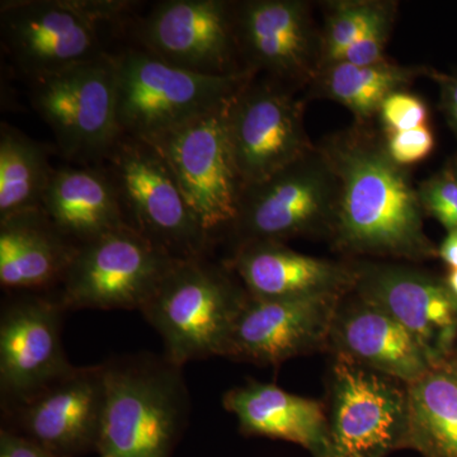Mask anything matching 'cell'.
Wrapping results in <instances>:
<instances>
[{"mask_svg": "<svg viewBox=\"0 0 457 457\" xmlns=\"http://www.w3.org/2000/svg\"><path fill=\"white\" fill-rule=\"evenodd\" d=\"M330 168L341 185L337 233L345 248L409 260L436 254L425 234L420 194L386 150L347 144L337 150Z\"/></svg>", "mask_w": 457, "mask_h": 457, "instance_id": "obj_1", "label": "cell"}, {"mask_svg": "<svg viewBox=\"0 0 457 457\" xmlns=\"http://www.w3.org/2000/svg\"><path fill=\"white\" fill-rule=\"evenodd\" d=\"M106 405L98 457H171L187 427L191 399L182 366L137 353L104 362Z\"/></svg>", "mask_w": 457, "mask_h": 457, "instance_id": "obj_2", "label": "cell"}, {"mask_svg": "<svg viewBox=\"0 0 457 457\" xmlns=\"http://www.w3.org/2000/svg\"><path fill=\"white\" fill-rule=\"evenodd\" d=\"M137 2L3 0V49L29 82L106 54L111 29L131 22Z\"/></svg>", "mask_w": 457, "mask_h": 457, "instance_id": "obj_3", "label": "cell"}, {"mask_svg": "<svg viewBox=\"0 0 457 457\" xmlns=\"http://www.w3.org/2000/svg\"><path fill=\"white\" fill-rule=\"evenodd\" d=\"M228 266L204 257L174 262L141 309L176 365L221 356L234 321L248 300Z\"/></svg>", "mask_w": 457, "mask_h": 457, "instance_id": "obj_4", "label": "cell"}, {"mask_svg": "<svg viewBox=\"0 0 457 457\" xmlns=\"http://www.w3.org/2000/svg\"><path fill=\"white\" fill-rule=\"evenodd\" d=\"M117 119L123 137L150 140L227 104L253 71L213 77L183 71L139 47L114 53Z\"/></svg>", "mask_w": 457, "mask_h": 457, "instance_id": "obj_5", "label": "cell"}, {"mask_svg": "<svg viewBox=\"0 0 457 457\" xmlns=\"http://www.w3.org/2000/svg\"><path fill=\"white\" fill-rule=\"evenodd\" d=\"M102 164L116 187L129 227L174 260L209 255L212 239L154 146L122 135Z\"/></svg>", "mask_w": 457, "mask_h": 457, "instance_id": "obj_6", "label": "cell"}, {"mask_svg": "<svg viewBox=\"0 0 457 457\" xmlns=\"http://www.w3.org/2000/svg\"><path fill=\"white\" fill-rule=\"evenodd\" d=\"M29 83L33 110L50 126L60 155L79 165L104 163L122 137L114 53Z\"/></svg>", "mask_w": 457, "mask_h": 457, "instance_id": "obj_7", "label": "cell"}, {"mask_svg": "<svg viewBox=\"0 0 457 457\" xmlns=\"http://www.w3.org/2000/svg\"><path fill=\"white\" fill-rule=\"evenodd\" d=\"M174 260L130 227L78 245L57 295L66 311H141Z\"/></svg>", "mask_w": 457, "mask_h": 457, "instance_id": "obj_8", "label": "cell"}, {"mask_svg": "<svg viewBox=\"0 0 457 457\" xmlns=\"http://www.w3.org/2000/svg\"><path fill=\"white\" fill-rule=\"evenodd\" d=\"M227 104L174 130L144 140L163 156L212 242L236 221L243 191L228 141Z\"/></svg>", "mask_w": 457, "mask_h": 457, "instance_id": "obj_9", "label": "cell"}, {"mask_svg": "<svg viewBox=\"0 0 457 457\" xmlns=\"http://www.w3.org/2000/svg\"><path fill=\"white\" fill-rule=\"evenodd\" d=\"M135 46L192 73H246L239 57L234 5L221 0H163L130 23Z\"/></svg>", "mask_w": 457, "mask_h": 457, "instance_id": "obj_10", "label": "cell"}, {"mask_svg": "<svg viewBox=\"0 0 457 457\" xmlns=\"http://www.w3.org/2000/svg\"><path fill=\"white\" fill-rule=\"evenodd\" d=\"M407 385L336 354L329 457H384L404 449Z\"/></svg>", "mask_w": 457, "mask_h": 457, "instance_id": "obj_11", "label": "cell"}, {"mask_svg": "<svg viewBox=\"0 0 457 457\" xmlns=\"http://www.w3.org/2000/svg\"><path fill=\"white\" fill-rule=\"evenodd\" d=\"M66 309L56 291H16L0 312V395L2 409L32 398L69 374L62 345Z\"/></svg>", "mask_w": 457, "mask_h": 457, "instance_id": "obj_12", "label": "cell"}, {"mask_svg": "<svg viewBox=\"0 0 457 457\" xmlns=\"http://www.w3.org/2000/svg\"><path fill=\"white\" fill-rule=\"evenodd\" d=\"M253 78L231 97L225 111L243 188L266 182L309 156L311 150L302 106L278 83H254Z\"/></svg>", "mask_w": 457, "mask_h": 457, "instance_id": "obj_13", "label": "cell"}, {"mask_svg": "<svg viewBox=\"0 0 457 457\" xmlns=\"http://www.w3.org/2000/svg\"><path fill=\"white\" fill-rule=\"evenodd\" d=\"M104 365L71 370L21 404L3 409V427L59 457L96 453L106 405Z\"/></svg>", "mask_w": 457, "mask_h": 457, "instance_id": "obj_14", "label": "cell"}, {"mask_svg": "<svg viewBox=\"0 0 457 457\" xmlns=\"http://www.w3.org/2000/svg\"><path fill=\"white\" fill-rule=\"evenodd\" d=\"M342 299L341 294L287 299L249 296L231 327L221 356L255 365H279L320 350L329 343Z\"/></svg>", "mask_w": 457, "mask_h": 457, "instance_id": "obj_15", "label": "cell"}, {"mask_svg": "<svg viewBox=\"0 0 457 457\" xmlns=\"http://www.w3.org/2000/svg\"><path fill=\"white\" fill-rule=\"evenodd\" d=\"M309 156L260 185L243 188L239 212L228 228L237 248L248 243H281L336 209L335 171L311 164Z\"/></svg>", "mask_w": 457, "mask_h": 457, "instance_id": "obj_16", "label": "cell"}, {"mask_svg": "<svg viewBox=\"0 0 457 457\" xmlns=\"http://www.w3.org/2000/svg\"><path fill=\"white\" fill-rule=\"evenodd\" d=\"M353 290L395 318L432 365L457 351V297L446 282L402 267H371L356 272Z\"/></svg>", "mask_w": 457, "mask_h": 457, "instance_id": "obj_17", "label": "cell"}, {"mask_svg": "<svg viewBox=\"0 0 457 457\" xmlns=\"http://www.w3.org/2000/svg\"><path fill=\"white\" fill-rule=\"evenodd\" d=\"M328 345L336 354L405 385L432 366L422 345L395 318L357 294L339 303Z\"/></svg>", "mask_w": 457, "mask_h": 457, "instance_id": "obj_18", "label": "cell"}, {"mask_svg": "<svg viewBox=\"0 0 457 457\" xmlns=\"http://www.w3.org/2000/svg\"><path fill=\"white\" fill-rule=\"evenodd\" d=\"M222 405L237 417L243 435L293 442L314 457H329V418L317 400L249 380L228 390Z\"/></svg>", "mask_w": 457, "mask_h": 457, "instance_id": "obj_19", "label": "cell"}, {"mask_svg": "<svg viewBox=\"0 0 457 457\" xmlns=\"http://www.w3.org/2000/svg\"><path fill=\"white\" fill-rule=\"evenodd\" d=\"M249 296L287 299L353 290L356 272L311 255L300 254L276 242L237 246L230 264Z\"/></svg>", "mask_w": 457, "mask_h": 457, "instance_id": "obj_20", "label": "cell"}, {"mask_svg": "<svg viewBox=\"0 0 457 457\" xmlns=\"http://www.w3.org/2000/svg\"><path fill=\"white\" fill-rule=\"evenodd\" d=\"M77 251L42 207L9 216L0 220V284L8 293L59 290Z\"/></svg>", "mask_w": 457, "mask_h": 457, "instance_id": "obj_21", "label": "cell"}, {"mask_svg": "<svg viewBox=\"0 0 457 457\" xmlns=\"http://www.w3.org/2000/svg\"><path fill=\"white\" fill-rule=\"evenodd\" d=\"M234 26L239 55L246 71L260 69L284 79L305 68L309 27L302 3L255 0L234 5Z\"/></svg>", "mask_w": 457, "mask_h": 457, "instance_id": "obj_22", "label": "cell"}, {"mask_svg": "<svg viewBox=\"0 0 457 457\" xmlns=\"http://www.w3.org/2000/svg\"><path fill=\"white\" fill-rule=\"evenodd\" d=\"M41 207L55 227L77 245L129 227L116 187L104 164L55 168Z\"/></svg>", "mask_w": 457, "mask_h": 457, "instance_id": "obj_23", "label": "cell"}, {"mask_svg": "<svg viewBox=\"0 0 457 457\" xmlns=\"http://www.w3.org/2000/svg\"><path fill=\"white\" fill-rule=\"evenodd\" d=\"M404 449L423 457H457V351L407 385Z\"/></svg>", "mask_w": 457, "mask_h": 457, "instance_id": "obj_24", "label": "cell"}, {"mask_svg": "<svg viewBox=\"0 0 457 457\" xmlns=\"http://www.w3.org/2000/svg\"><path fill=\"white\" fill-rule=\"evenodd\" d=\"M49 146L0 123V220L41 207L55 168Z\"/></svg>", "mask_w": 457, "mask_h": 457, "instance_id": "obj_25", "label": "cell"}, {"mask_svg": "<svg viewBox=\"0 0 457 457\" xmlns=\"http://www.w3.org/2000/svg\"><path fill=\"white\" fill-rule=\"evenodd\" d=\"M409 75L395 66H357L339 62L330 69L326 84L330 97L360 117L380 111L385 98L407 83Z\"/></svg>", "mask_w": 457, "mask_h": 457, "instance_id": "obj_26", "label": "cell"}, {"mask_svg": "<svg viewBox=\"0 0 457 457\" xmlns=\"http://www.w3.org/2000/svg\"><path fill=\"white\" fill-rule=\"evenodd\" d=\"M383 13V9L372 4L341 5L328 29V59L333 64L341 62L352 45L356 44Z\"/></svg>", "mask_w": 457, "mask_h": 457, "instance_id": "obj_27", "label": "cell"}, {"mask_svg": "<svg viewBox=\"0 0 457 457\" xmlns=\"http://www.w3.org/2000/svg\"><path fill=\"white\" fill-rule=\"evenodd\" d=\"M420 204L447 228L457 230V176L447 170L422 186Z\"/></svg>", "mask_w": 457, "mask_h": 457, "instance_id": "obj_28", "label": "cell"}, {"mask_svg": "<svg viewBox=\"0 0 457 457\" xmlns=\"http://www.w3.org/2000/svg\"><path fill=\"white\" fill-rule=\"evenodd\" d=\"M381 119L387 131H408L426 126L428 110L416 96L394 92L385 98L380 107Z\"/></svg>", "mask_w": 457, "mask_h": 457, "instance_id": "obj_29", "label": "cell"}, {"mask_svg": "<svg viewBox=\"0 0 457 457\" xmlns=\"http://www.w3.org/2000/svg\"><path fill=\"white\" fill-rule=\"evenodd\" d=\"M435 137L428 126L408 131H387L386 152L399 165L420 163L431 154Z\"/></svg>", "mask_w": 457, "mask_h": 457, "instance_id": "obj_30", "label": "cell"}, {"mask_svg": "<svg viewBox=\"0 0 457 457\" xmlns=\"http://www.w3.org/2000/svg\"><path fill=\"white\" fill-rule=\"evenodd\" d=\"M386 14L383 13L356 44L352 45L341 62L357 66L384 64L383 50L387 36Z\"/></svg>", "mask_w": 457, "mask_h": 457, "instance_id": "obj_31", "label": "cell"}, {"mask_svg": "<svg viewBox=\"0 0 457 457\" xmlns=\"http://www.w3.org/2000/svg\"><path fill=\"white\" fill-rule=\"evenodd\" d=\"M0 457H59L12 429H0Z\"/></svg>", "mask_w": 457, "mask_h": 457, "instance_id": "obj_32", "label": "cell"}, {"mask_svg": "<svg viewBox=\"0 0 457 457\" xmlns=\"http://www.w3.org/2000/svg\"><path fill=\"white\" fill-rule=\"evenodd\" d=\"M441 86L445 112L457 132V78L442 77Z\"/></svg>", "mask_w": 457, "mask_h": 457, "instance_id": "obj_33", "label": "cell"}, {"mask_svg": "<svg viewBox=\"0 0 457 457\" xmlns=\"http://www.w3.org/2000/svg\"><path fill=\"white\" fill-rule=\"evenodd\" d=\"M438 254L445 263L449 264L451 270L457 269V230L449 231L438 249Z\"/></svg>", "mask_w": 457, "mask_h": 457, "instance_id": "obj_34", "label": "cell"}, {"mask_svg": "<svg viewBox=\"0 0 457 457\" xmlns=\"http://www.w3.org/2000/svg\"><path fill=\"white\" fill-rule=\"evenodd\" d=\"M446 284L449 286L450 290L453 291V294L457 297V269L450 270Z\"/></svg>", "mask_w": 457, "mask_h": 457, "instance_id": "obj_35", "label": "cell"}, {"mask_svg": "<svg viewBox=\"0 0 457 457\" xmlns=\"http://www.w3.org/2000/svg\"><path fill=\"white\" fill-rule=\"evenodd\" d=\"M453 171H455V174L457 176V162H456V168H455V170H453Z\"/></svg>", "mask_w": 457, "mask_h": 457, "instance_id": "obj_36", "label": "cell"}]
</instances>
